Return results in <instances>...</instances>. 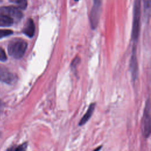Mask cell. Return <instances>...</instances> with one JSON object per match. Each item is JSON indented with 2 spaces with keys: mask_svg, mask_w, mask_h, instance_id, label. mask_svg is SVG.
<instances>
[{
  "mask_svg": "<svg viewBox=\"0 0 151 151\" xmlns=\"http://www.w3.org/2000/svg\"><path fill=\"white\" fill-rule=\"evenodd\" d=\"M101 9V0H93V5L90 14V25L93 29H95L99 24Z\"/></svg>",
  "mask_w": 151,
  "mask_h": 151,
  "instance_id": "4",
  "label": "cell"
},
{
  "mask_svg": "<svg viewBox=\"0 0 151 151\" xmlns=\"http://www.w3.org/2000/svg\"><path fill=\"white\" fill-rule=\"evenodd\" d=\"M22 32L29 37H32L35 32V25L32 19H28L26 22Z\"/></svg>",
  "mask_w": 151,
  "mask_h": 151,
  "instance_id": "8",
  "label": "cell"
},
{
  "mask_svg": "<svg viewBox=\"0 0 151 151\" xmlns=\"http://www.w3.org/2000/svg\"><path fill=\"white\" fill-rule=\"evenodd\" d=\"M133 17L132 37L133 41L138 38L140 31V21L141 16V0H134L133 5Z\"/></svg>",
  "mask_w": 151,
  "mask_h": 151,
  "instance_id": "1",
  "label": "cell"
},
{
  "mask_svg": "<svg viewBox=\"0 0 151 151\" xmlns=\"http://www.w3.org/2000/svg\"><path fill=\"white\" fill-rule=\"evenodd\" d=\"M13 33V31L9 29H0V37L8 36Z\"/></svg>",
  "mask_w": 151,
  "mask_h": 151,
  "instance_id": "13",
  "label": "cell"
},
{
  "mask_svg": "<svg viewBox=\"0 0 151 151\" xmlns=\"http://www.w3.org/2000/svg\"><path fill=\"white\" fill-rule=\"evenodd\" d=\"M27 48V43L22 40H16L11 41L8 47L9 54L12 57L19 59L21 58Z\"/></svg>",
  "mask_w": 151,
  "mask_h": 151,
  "instance_id": "2",
  "label": "cell"
},
{
  "mask_svg": "<svg viewBox=\"0 0 151 151\" xmlns=\"http://www.w3.org/2000/svg\"><path fill=\"white\" fill-rule=\"evenodd\" d=\"M6 59H7V57L5 51L2 48H0V61H5Z\"/></svg>",
  "mask_w": 151,
  "mask_h": 151,
  "instance_id": "14",
  "label": "cell"
},
{
  "mask_svg": "<svg viewBox=\"0 0 151 151\" xmlns=\"http://www.w3.org/2000/svg\"><path fill=\"white\" fill-rule=\"evenodd\" d=\"M9 1H11L12 2H14V3L17 4V3H18L19 2H20L21 0H9Z\"/></svg>",
  "mask_w": 151,
  "mask_h": 151,
  "instance_id": "15",
  "label": "cell"
},
{
  "mask_svg": "<svg viewBox=\"0 0 151 151\" xmlns=\"http://www.w3.org/2000/svg\"><path fill=\"white\" fill-rule=\"evenodd\" d=\"M101 148V146H100V147H98L97 148H96L95 150H94L93 151H99L100 150V149Z\"/></svg>",
  "mask_w": 151,
  "mask_h": 151,
  "instance_id": "16",
  "label": "cell"
},
{
  "mask_svg": "<svg viewBox=\"0 0 151 151\" xmlns=\"http://www.w3.org/2000/svg\"><path fill=\"white\" fill-rule=\"evenodd\" d=\"M13 22L14 19L12 18L4 15H0V27H9Z\"/></svg>",
  "mask_w": 151,
  "mask_h": 151,
  "instance_id": "10",
  "label": "cell"
},
{
  "mask_svg": "<svg viewBox=\"0 0 151 151\" xmlns=\"http://www.w3.org/2000/svg\"><path fill=\"white\" fill-rule=\"evenodd\" d=\"M27 147V143H24L15 148H11L8 151H26Z\"/></svg>",
  "mask_w": 151,
  "mask_h": 151,
  "instance_id": "12",
  "label": "cell"
},
{
  "mask_svg": "<svg viewBox=\"0 0 151 151\" xmlns=\"http://www.w3.org/2000/svg\"><path fill=\"white\" fill-rule=\"evenodd\" d=\"M130 71L132 75V78L133 80H135L137 78L138 75V65L136 57V51L135 47H133L132 51V54L130 61Z\"/></svg>",
  "mask_w": 151,
  "mask_h": 151,
  "instance_id": "7",
  "label": "cell"
},
{
  "mask_svg": "<svg viewBox=\"0 0 151 151\" xmlns=\"http://www.w3.org/2000/svg\"><path fill=\"white\" fill-rule=\"evenodd\" d=\"M94 109H95V103H91L89 106L86 114L83 116L82 119L80 120L79 124H78L80 126H83L88 121V120L91 118V116L93 115Z\"/></svg>",
  "mask_w": 151,
  "mask_h": 151,
  "instance_id": "9",
  "label": "cell"
},
{
  "mask_svg": "<svg viewBox=\"0 0 151 151\" xmlns=\"http://www.w3.org/2000/svg\"><path fill=\"white\" fill-rule=\"evenodd\" d=\"M142 132L145 137L147 138L150 134V104L147 100L142 120Z\"/></svg>",
  "mask_w": 151,
  "mask_h": 151,
  "instance_id": "3",
  "label": "cell"
},
{
  "mask_svg": "<svg viewBox=\"0 0 151 151\" xmlns=\"http://www.w3.org/2000/svg\"><path fill=\"white\" fill-rule=\"evenodd\" d=\"M0 15L16 19H19L22 17V14L19 9L14 6H1Z\"/></svg>",
  "mask_w": 151,
  "mask_h": 151,
  "instance_id": "5",
  "label": "cell"
},
{
  "mask_svg": "<svg viewBox=\"0 0 151 151\" xmlns=\"http://www.w3.org/2000/svg\"><path fill=\"white\" fill-rule=\"evenodd\" d=\"M0 81L8 84H13L17 81V77L7 68L0 67Z\"/></svg>",
  "mask_w": 151,
  "mask_h": 151,
  "instance_id": "6",
  "label": "cell"
},
{
  "mask_svg": "<svg viewBox=\"0 0 151 151\" xmlns=\"http://www.w3.org/2000/svg\"><path fill=\"white\" fill-rule=\"evenodd\" d=\"M150 2H151V0H143L144 17L146 18V19L149 17V15H150Z\"/></svg>",
  "mask_w": 151,
  "mask_h": 151,
  "instance_id": "11",
  "label": "cell"
}]
</instances>
